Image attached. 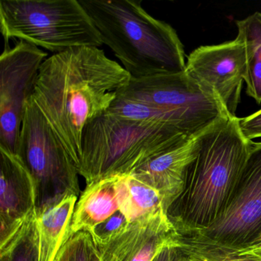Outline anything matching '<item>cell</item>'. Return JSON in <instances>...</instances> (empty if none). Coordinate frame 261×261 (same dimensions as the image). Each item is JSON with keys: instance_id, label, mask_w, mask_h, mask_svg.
Here are the masks:
<instances>
[{"instance_id": "1", "label": "cell", "mask_w": 261, "mask_h": 261, "mask_svg": "<svg viewBox=\"0 0 261 261\" xmlns=\"http://www.w3.org/2000/svg\"><path fill=\"white\" fill-rule=\"evenodd\" d=\"M131 76L97 47L45 59L31 97L79 171L85 126L109 109Z\"/></svg>"}, {"instance_id": "2", "label": "cell", "mask_w": 261, "mask_h": 261, "mask_svg": "<svg viewBox=\"0 0 261 261\" xmlns=\"http://www.w3.org/2000/svg\"><path fill=\"white\" fill-rule=\"evenodd\" d=\"M251 142L243 135L236 116L220 119L200 134L182 192L167 210L179 236L206 230L222 216L238 186Z\"/></svg>"}, {"instance_id": "3", "label": "cell", "mask_w": 261, "mask_h": 261, "mask_svg": "<svg viewBox=\"0 0 261 261\" xmlns=\"http://www.w3.org/2000/svg\"><path fill=\"white\" fill-rule=\"evenodd\" d=\"M131 77L186 71L184 47L176 31L155 19L140 1L79 0Z\"/></svg>"}, {"instance_id": "4", "label": "cell", "mask_w": 261, "mask_h": 261, "mask_svg": "<svg viewBox=\"0 0 261 261\" xmlns=\"http://www.w3.org/2000/svg\"><path fill=\"white\" fill-rule=\"evenodd\" d=\"M191 137L172 125L136 121L106 112L84 129L79 173L87 184L129 175L152 157Z\"/></svg>"}, {"instance_id": "5", "label": "cell", "mask_w": 261, "mask_h": 261, "mask_svg": "<svg viewBox=\"0 0 261 261\" xmlns=\"http://www.w3.org/2000/svg\"><path fill=\"white\" fill-rule=\"evenodd\" d=\"M0 27L6 40L18 39L55 54L103 45L79 0H2Z\"/></svg>"}, {"instance_id": "6", "label": "cell", "mask_w": 261, "mask_h": 261, "mask_svg": "<svg viewBox=\"0 0 261 261\" xmlns=\"http://www.w3.org/2000/svg\"><path fill=\"white\" fill-rule=\"evenodd\" d=\"M17 155L34 178L36 207L68 194L80 195L79 171L32 97L25 107Z\"/></svg>"}, {"instance_id": "7", "label": "cell", "mask_w": 261, "mask_h": 261, "mask_svg": "<svg viewBox=\"0 0 261 261\" xmlns=\"http://www.w3.org/2000/svg\"><path fill=\"white\" fill-rule=\"evenodd\" d=\"M117 95L141 100L165 111L192 137L199 135L220 119L231 116L186 71L131 77Z\"/></svg>"}, {"instance_id": "8", "label": "cell", "mask_w": 261, "mask_h": 261, "mask_svg": "<svg viewBox=\"0 0 261 261\" xmlns=\"http://www.w3.org/2000/svg\"><path fill=\"white\" fill-rule=\"evenodd\" d=\"M261 232V143H250L248 157L234 193L215 224L187 237L181 242L224 248L248 247Z\"/></svg>"}, {"instance_id": "9", "label": "cell", "mask_w": 261, "mask_h": 261, "mask_svg": "<svg viewBox=\"0 0 261 261\" xmlns=\"http://www.w3.org/2000/svg\"><path fill=\"white\" fill-rule=\"evenodd\" d=\"M47 58L43 50L24 41L6 48L0 57V148L11 153L17 155L27 101Z\"/></svg>"}, {"instance_id": "10", "label": "cell", "mask_w": 261, "mask_h": 261, "mask_svg": "<svg viewBox=\"0 0 261 261\" xmlns=\"http://www.w3.org/2000/svg\"><path fill=\"white\" fill-rule=\"evenodd\" d=\"M186 73L236 116L247 73L245 48L239 38L194 50L188 56Z\"/></svg>"}, {"instance_id": "11", "label": "cell", "mask_w": 261, "mask_h": 261, "mask_svg": "<svg viewBox=\"0 0 261 261\" xmlns=\"http://www.w3.org/2000/svg\"><path fill=\"white\" fill-rule=\"evenodd\" d=\"M178 236L161 208L129 223L105 242L94 241V261H153L167 247H178Z\"/></svg>"}, {"instance_id": "12", "label": "cell", "mask_w": 261, "mask_h": 261, "mask_svg": "<svg viewBox=\"0 0 261 261\" xmlns=\"http://www.w3.org/2000/svg\"><path fill=\"white\" fill-rule=\"evenodd\" d=\"M0 238L17 230L36 209L34 178L20 157L0 148Z\"/></svg>"}, {"instance_id": "13", "label": "cell", "mask_w": 261, "mask_h": 261, "mask_svg": "<svg viewBox=\"0 0 261 261\" xmlns=\"http://www.w3.org/2000/svg\"><path fill=\"white\" fill-rule=\"evenodd\" d=\"M199 136L160 152L131 173L160 193L166 213L182 192L188 167L196 156Z\"/></svg>"}, {"instance_id": "14", "label": "cell", "mask_w": 261, "mask_h": 261, "mask_svg": "<svg viewBox=\"0 0 261 261\" xmlns=\"http://www.w3.org/2000/svg\"><path fill=\"white\" fill-rule=\"evenodd\" d=\"M79 196L68 194L60 199L36 207L34 226L37 238L39 261H55L65 241Z\"/></svg>"}, {"instance_id": "15", "label": "cell", "mask_w": 261, "mask_h": 261, "mask_svg": "<svg viewBox=\"0 0 261 261\" xmlns=\"http://www.w3.org/2000/svg\"><path fill=\"white\" fill-rule=\"evenodd\" d=\"M117 178L118 175H114L87 184L76 203L68 238L77 232L91 233L120 210Z\"/></svg>"}, {"instance_id": "16", "label": "cell", "mask_w": 261, "mask_h": 261, "mask_svg": "<svg viewBox=\"0 0 261 261\" xmlns=\"http://www.w3.org/2000/svg\"><path fill=\"white\" fill-rule=\"evenodd\" d=\"M117 189L119 211L129 223L164 208L160 193L131 174L118 175Z\"/></svg>"}, {"instance_id": "17", "label": "cell", "mask_w": 261, "mask_h": 261, "mask_svg": "<svg viewBox=\"0 0 261 261\" xmlns=\"http://www.w3.org/2000/svg\"><path fill=\"white\" fill-rule=\"evenodd\" d=\"M239 38L245 48L246 92L261 103V13L256 12L242 20L236 21Z\"/></svg>"}, {"instance_id": "18", "label": "cell", "mask_w": 261, "mask_h": 261, "mask_svg": "<svg viewBox=\"0 0 261 261\" xmlns=\"http://www.w3.org/2000/svg\"><path fill=\"white\" fill-rule=\"evenodd\" d=\"M34 215L19 229L0 238L1 261H39Z\"/></svg>"}, {"instance_id": "19", "label": "cell", "mask_w": 261, "mask_h": 261, "mask_svg": "<svg viewBox=\"0 0 261 261\" xmlns=\"http://www.w3.org/2000/svg\"><path fill=\"white\" fill-rule=\"evenodd\" d=\"M178 241V250L190 253L204 261H261L260 252L243 249H230L205 244H190Z\"/></svg>"}, {"instance_id": "20", "label": "cell", "mask_w": 261, "mask_h": 261, "mask_svg": "<svg viewBox=\"0 0 261 261\" xmlns=\"http://www.w3.org/2000/svg\"><path fill=\"white\" fill-rule=\"evenodd\" d=\"M94 255L95 244L91 233L80 231L68 238L55 261H94Z\"/></svg>"}, {"instance_id": "21", "label": "cell", "mask_w": 261, "mask_h": 261, "mask_svg": "<svg viewBox=\"0 0 261 261\" xmlns=\"http://www.w3.org/2000/svg\"><path fill=\"white\" fill-rule=\"evenodd\" d=\"M129 224L124 215L118 211L115 214L105 220L101 224L95 227L91 232V237L94 242L103 243L108 241L111 237L117 232L124 228Z\"/></svg>"}, {"instance_id": "22", "label": "cell", "mask_w": 261, "mask_h": 261, "mask_svg": "<svg viewBox=\"0 0 261 261\" xmlns=\"http://www.w3.org/2000/svg\"><path fill=\"white\" fill-rule=\"evenodd\" d=\"M239 125L243 135L247 140L261 137V110L257 112L244 117L239 118Z\"/></svg>"}, {"instance_id": "23", "label": "cell", "mask_w": 261, "mask_h": 261, "mask_svg": "<svg viewBox=\"0 0 261 261\" xmlns=\"http://www.w3.org/2000/svg\"><path fill=\"white\" fill-rule=\"evenodd\" d=\"M178 250L173 246L165 249L153 261H178Z\"/></svg>"}, {"instance_id": "24", "label": "cell", "mask_w": 261, "mask_h": 261, "mask_svg": "<svg viewBox=\"0 0 261 261\" xmlns=\"http://www.w3.org/2000/svg\"><path fill=\"white\" fill-rule=\"evenodd\" d=\"M178 252V261H204L190 253H184L177 248Z\"/></svg>"}, {"instance_id": "25", "label": "cell", "mask_w": 261, "mask_h": 261, "mask_svg": "<svg viewBox=\"0 0 261 261\" xmlns=\"http://www.w3.org/2000/svg\"><path fill=\"white\" fill-rule=\"evenodd\" d=\"M244 250H250V251L260 252L261 253V244L257 246H251V247H244Z\"/></svg>"}, {"instance_id": "26", "label": "cell", "mask_w": 261, "mask_h": 261, "mask_svg": "<svg viewBox=\"0 0 261 261\" xmlns=\"http://www.w3.org/2000/svg\"><path fill=\"white\" fill-rule=\"evenodd\" d=\"M259 244H261V232L260 233H259V234L258 235L257 238H256V239L254 240V241H253V242L252 243V244H250V246H248V247H251V246H257L259 245Z\"/></svg>"}]
</instances>
